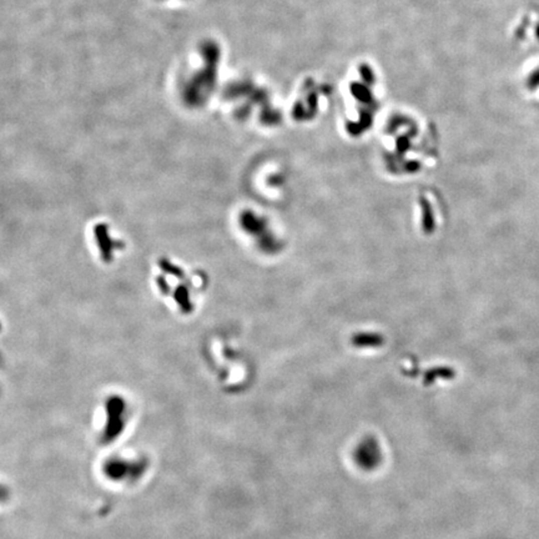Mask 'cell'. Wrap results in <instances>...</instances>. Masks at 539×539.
I'll use <instances>...</instances> for the list:
<instances>
[]
</instances>
